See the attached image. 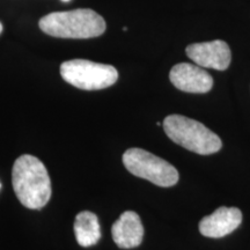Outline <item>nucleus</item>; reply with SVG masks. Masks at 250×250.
Listing matches in <instances>:
<instances>
[{
    "label": "nucleus",
    "instance_id": "nucleus-1",
    "mask_svg": "<svg viewBox=\"0 0 250 250\" xmlns=\"http://www.w3.org/2000/svg\"><path fill=\"white\" fill-rule=\"evenodd\" d=\"M12 184L18 199L24 208L41 210L51 197V181L43 162L36 156L18 158L12 170Z\"/></svg>",
    "mask_w": 250,
    "mask_h": 250
},
{
    "label": "nucleus",
    "instance_id": "nucleus-2",
    "mask_svg": "<svg viewBox=\"0 0 250 250\" xmlns=\"http://www.w3.org/2000/svg\"><path fill=\"white\" fill-rule=\"evenodd\" d=\"M39 26L46 35L77 40L101 36L107 28L104 19L89 8L54 12L41 19Z\"/></svg>",
    "mask_w": 250,
    "mask_h": 250
},
{
    "label": "nucleus",
    "instance_id": "nucleus-3",
    "mask_svg": "<svg viewBox=\"0 0 250 250\" xmlns=\"http://www.w3.org/2000/svg\"><path fill=\"white\" fill-rule=\"evenodd\" d=\"M164 129L175 144L197 154H213L223 147L219 136L205 125L186 116L169 115L165 118Z\"/></svg>",
    "mask_w": 250,
    "mask_h": 250
},
{
    "label": "nucleus",
    "instance_id": "nucleus-4",
    "mask_svg": "<svg viewBox=\"0 0 250 250\" xmlns=\"http://www.w3.org/2000/svg\"><path fill=\"white\" fill-rule=\"evenodd\" d=\"M61 76L70 85L83 90L108 88L118 80V72L111 65L86 59H73L61 65Z\"/></svg>",
    "mask_w": 250,
    "mask_h": 250
},
{
    "label": "nucleus",
    "instance_id": "nucleus-5",
    "mask_svg": "<svg viewBox=\"0 0 250 250\" xmlns=\"http://www.w3.org/2000/svg\"><path fill=\"white\" fill-rule=\"evenodd\" d=\"M123 164L134 176L147 180L158 187H173L179 182V171L164 159L142 148H129L123 154Z\"/></svg>",
    "mask_w": 250,
    "mask_h": 250
},
{
    "label": "nucleus",
    "instance_id": "nucleus-6",
    "mask_svg": "<svg viewBox=\"0 0 250 250\" xmlns=\"http://www.w3.org/2000/svg\"><path fill=\"white\" fill-rule=\"evenodd\" d=\"M186 52L188 57L198 66L218 71L226 70L232 61L229 46L221 40L193 43L187 46Z\"/></svg>",
    "mask_w": 250,
    "mask_h": 250
},
{
    "label": "nucleus",
    "instance_id": "nucleus-7",
    "mask_svg": "<svg viewBox=\"0 0 250 250\" xmlns=\"http://www.w3.org/2000/svg\"><path fill=\"white\" fill-rule=\"evenodd\" d=\"M169 79L177 89L187 93L204 94L213 87V79L198 65L180 62L170 70Z\"/></svg>",
    "mask_w": 250,
    "mask_h": 250
},
{
    "label": "nucleus",
    "instance_id": "nucleus-8",
    "mask_svg": "<svg viewBox=\"0 0 250 250\" xmlns=\"http://www.w3.org/2000/svg\"><path fill=\"white\" fill-rule=\"evenodd\" d=\"M242 223V212L236 208L221 206L199 223V232L206 237L219 239L230 234Z\"/></svg>",
    "mask_w": 250,
    "mask_h": 250
},
{
    "label": "nucleus",
    "instance_id": "nucleus-9",
    "mask_svg": "<svg viewBox=\"0 0 250 250\" xmlns=\"http://www.w3.org/2000/svg\"><path fill=\"white\" fill-rule=\"evenodd\" d=\"M114 242L122 249H132L140 246L144 239V226L136 212L126 211L111 227Z\"/></svg>",
    "mask_w": 250,
    "mask_h": 250
},
{
    "label": "nucleus",
    "instance_id": "nucleus-10",
    "mask_svg": "<svg viewBox=\"0 0 250 250\" xmlns=\"http://www.w3.org/2000/svg\"><path fill=\"white\" fill-rule=\"evenodd\" d=\"M74 235L81 247H92L101 239V228L98 215L93 212L83 211L74 220Z\"/></svg>",
    "mask_w": 250,
    "mask_h": 250
},
{
    "label": "nucleus",
    "instance_id": "nucleus-11",
    "mask_svg": "<svg viewBox=\"0 0 250 250\" xmlns=\"http://www.w3.org/2000/svg\"><path fill=\"white\" fill-rule=\"evenodd\" d=\"M2 33V24H1V22H0V34Z\"/></svg>",
    "mask_w": 250,
    "mask_h": 250
},
{
    "label": "nucleus",
    "instance_id": "nucleus-12",
    "mask_svg": "<svg viewBox=\"0 0 250 250\" xmlns=\"http://www.w3.org/2000/svg\"><path fill=\"white\" fill-rule=\"evenodd\" d=\"M62 1H64V2H68V1H71V0H62Z\"/></svg>",
    "mask_w": 250,
    "mask_h": 250
},
{
    "label": "nucleus",
    "instance_id": "nucleus-13",
    "mask_svg": "<svg viewBox=\"0 0 250 250\" xmlns=\"http://www.w3.org/2000/svg\"><path fill=\"white\" fill-rule=\"evenodd\" d=\"M0 188H1V184H0Z\"/></svg>",
    "mask_w": 250,
    "mask_h": 250
}]
</instances>
